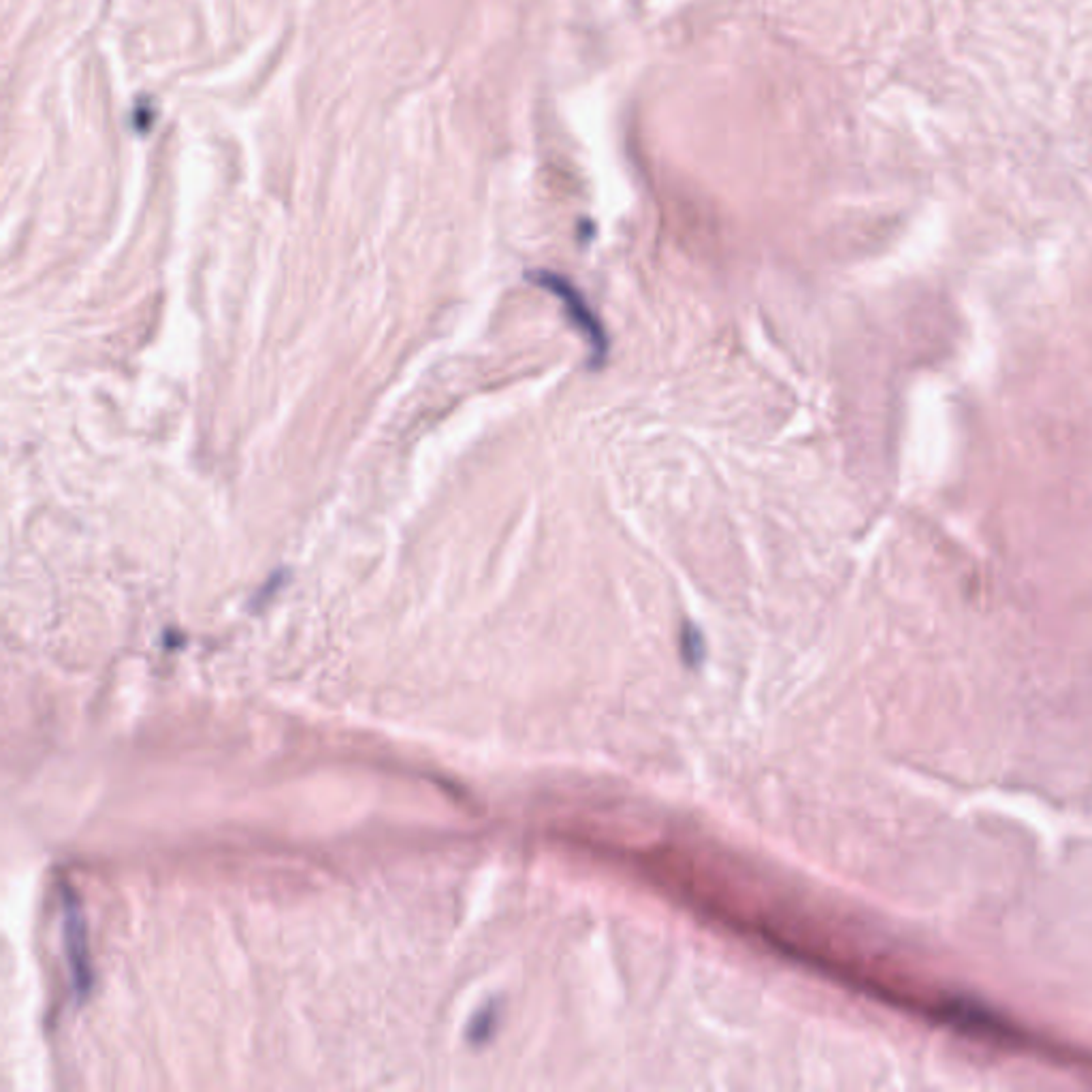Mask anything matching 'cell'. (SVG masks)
<instances>
[{
	"mask_svg": "<svg viewBox=\"0 0 1092 1092\" xmlns=\"http://www.w3.org/2000/svg\"><path fill=\"white\" fill-rule=\"evenodd\" d=\"M529 277L534 279V284L546 288L549 292H553L555 297L561 299L570 322L576 326V331L585 337V341L591 348V361H589L591 367L600 369L606 363V356H608V335L604 331L600 318L596 316V311L591 309L589 303L585 301L581 290L572 282H568L566 277H561L553 272H536Z\"/></svg>",
	"mask_w": 1092,
	"mask_h": 1092,
	"instance_id": "obj_1",
	"label": "cell"
},
{
	"mask_svg": "<svg viewBox=\"0 0 1092 1092\" xmlns=\"http://www.w3.org/2000/svg\"><path fill=\"white\" fill-rule=\"evenodd\" d=\"M62 894H65V898H62V911H65V941H67L69 964L73 971V986L77 992L84 994L88 992L90 979H92L86 924L71 890H65Z\"/></svg>",
	"mask_w": 1092,
	"mask_h": 1092,
	"instance_id": "obj_2",
	"label": "cell"
}]
</instances>
